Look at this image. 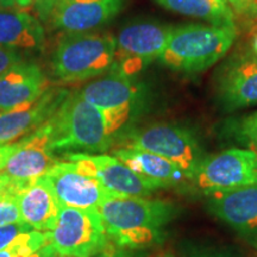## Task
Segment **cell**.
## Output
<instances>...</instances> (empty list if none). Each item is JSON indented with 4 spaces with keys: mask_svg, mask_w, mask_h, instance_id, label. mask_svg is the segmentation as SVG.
<instances>
[{
    "mask_svg": "<svg viewBox=\"0 0 257 257\" xmlns=\"http://www.w3.org/2000/svg\"><path fill=\"white\" fill-rule=\"evenodd\" d=\"M117 128L108 115L81 98L69 93L55 113L34 131L50 152H106Z\"/></svg>",
    "mask_w": 257,
    "mask_h": 257,
    "instance_id": "cell-1",
    "label": "cell"
},
{
    "mask_svg": "<svg viewBox=\"0 0 257 257\" xmlns=\"http://www.w3.org/2000/svg\"><path fill=\"white\" fill-rule=\"evenodd\" d=\"M163 8L178 14L204 19L213 25L233 23V12L225 0H156Z\"/></svg>",
    "mask_w": 257,
    "mask_h": 257,
    "instance_id": "cell-21",
    "label": "cell"
},
{
    "mask_svg": "<svg viewBox=\"0 0 257 257\" xmlns=\"http://www.w3.org/2000/svg\"><path fill=\"white\" fill-rule=\"evenodd\" d=\"M50 243L59 256L95 257L110 248V237L96 210L61 206Z\"/></svg>",
    "mask_w": 257,
    "mask_h": 257,
    "instance_id": "cell-5",
    "label": "cell"
},
{
    "mask_svg": "<svg viewBox=\"0 0 257 257\" xmlns=\"http://www.w3.org/2000/svg\"><path fill=\"white\" fill-rule=\"evenodd\" d=\"M57 255H59V253H57L55 248H54V245L49 243L47 244V245L42 246L40 250H37L36 252L32 253V255L29 257H56Z\"/></svg>",
    "mask_w": 257,
    "mask_h": 257,
    "instance_id": "cell-30",
    "label": "cell"
},
{
    "mask_svg": "<svg viewBox=\"0 0 257 257\" xmlns=\"http://www.w3.org/2000/svg\"><path fill=\"white\" fill-rule=\"evenodd\" d=\"M27 187L28 185L21 184L11 179L8 187L0 192V226L22 221L18 198Z\"/></svg>",
    "mask_w": 257,
    "mask_h": 257,
    "instance_id": "cell-23",
    "label": "cell"
},
{
    "mask_svg": "<svg viewBox=\"0 0 257 257\" xmlns=\"http://www.w3.org/2000/svg\"><path fill=\"white\" fill-rule=\"evenodd\" d=\"M68 94L69 92L66 89H47V92L30 106L0 112V146L14 143L36 131L59 110Z\"/></svg>",
    "mask_w": 257,
    "mask_h": 257,
    "instance_id": "cell-12",
    "label": "cell"
},
{
    "mask_svg": "<svg viewBox=\"0 0 257 257\" xmlns=\"http://www.w3.org/2000/svg\"><path fill=\"white\" fill-rule=\"evenodd\" d=\"M10 182H11V178L8 174H5V173H0V192L4 191Z\"/></svg>",
    "mask_w": 257,
    "mask_h": 257,
    "instance_id": "cell-32",
    "label": "cell"
},
{
    "mask_svg": "<svg viewBox=\"0 0 257 257\" xmlns=\"http://www.w3.org/2000/svg\"><path fill=\"white\" fill-rule=\"evenodd\" d=\"M22 221L36 231H53L60 213L55 192L46 176H41L19 194Z\"/></svg>",
    "mask_w": 257,
    "mask_h": 257,
    "instance_id": "cell-17",
    "label": "cell"
},
{
    "mask_svg": "<svg viewBox=\"0 0 257 257\" xmlns=\"http://www.w3.org/2000/svg\"><path fill=\"white\" fill-rule=\"evenodd\" d=\"M210 210L232 229L257 234V185L211 193Z\"/></svg>",
    "mask_w": 257,
    "mask_h": 257,
    "instance_id": "cell-14",
    "label": "cell"
},
{
    "mask_svg": "<svg viewBox=\"0 0 257 257\" xmlns=\"http://www.w3.org/2000/svg\"><path fill=\"white\" fill-rule=\"evenodd\" d=\"M110 239L121 248L138 249L160 239L174 207L161 200L115 195L96 208Z\"/></svg>",
    "mask_w": 257,
    "mask_h": 257,
    "instance_id": "cell-2",
    "label": "cell"
},
{
    "mask_svg": "<svg viewBox=\"0 0 257 257\" xmlns=\"http://www.w3.org/2000/svg\"><path fill=\"white\" fill-rule=\"evenodd\" d=\"M50 243V231L31 230L17 237L8 248L0 250V257H29Z\"/></svg>",
    "mask_w": 257,
    "mask_h": 257,
    "instance_id": "cell-22",
    "label": "cell"
},
{
    "mask_svg": "<svg viewBox=\"0 0 257 257\" xmlns=\"http://www.w3.org/2000/svg\"><path fill=\"white\" fill-rule=\"evenodd\" d=\"M44 176L62 207L96 210L108 198L117 195L102 187L96 180L79 172L75 163L70 161H60Z\"/></svg>",
    "mask_w": 257,
    "mask_h": 257,
    "instance_id": "cell-10",
    "label": "cell"
},
{
    "mask_svg": "<svg viewBox=\"0 0 257 257\" xmlns=\"http://www.w3.org/2000/svg\"><path fill=\"white\" fill-rule=\"evenodd\" d=\"M113 155L133 172L155 184L159 188L172 187L186 179L175 163L146 150L120 147L113 150Z\"/></svg>",
    "mask_w": 257,
    "mask_h": 257,
    "instance_id": "cell-19",
    "label": "cell"
},
{
    "mask_svg": "<svg viewBox=\"0 0 257 257\" xmlns=\"http://www.w3.org/2000/svg\"><path fill=\"white\" fill-rule=\"evenodd\" d=\"M123 5L124 0H55L49 22L57 30L81 34L108 23Z\"/></svg>",
    "mask_w": 257,
    "mask_h": 257,
    "instance_id": "cell-11",
    "label": "cell"
},
{
    "mask_svg": "<svg viewBox=\"0 0 257 257\" xmlns=\"http://www.w3.org/2000/svg\"><path fill=\"white\" fill-rule=\"evenodd\" d=\"M192 257H227V256H224L221 255V253L216 252V251H200V252L194 253Z\"/></svg>",
    "mask_w": 257,
    "mask_h": 257,
    "instance_id": "cell-33",
    "label": "cell"
},
{
    "mask_svg": "<svg viewBox=\"0 0 257 257\" xmlns=\"http://www.w3.org/2000/svg\"><path fill=\"white\" fill-rule=\"evenodd\" d=\"M253 49H255V53L257 55V36L255 37V40H253Z\"/></svg>",
    "mask_w": 257,
    "mask_h": 257,
    "instance_id": "cell-36",
    "label": "cell"
},
{
    "mask_svg": "<svg viewBox=\"0 0 257 257\" xmlns=\"http://www.w3.org/2000/svg\"><path fill=\"white\" fill-rule=\"evenodd\" d=\"M19 62H22V57L17 50L0 47V76Z\"/></svg>",
    "mask_w": 257,
    "mask_h": 257,
    "instance_id": "cell-25",
    "label": "cell"
},
{
    "mask_svg": "<svg viewBox=\"0 0 257 257\" xmlns=\"http://www.w3.org/2000/svg\"><path fill=\"white\" fill-rule=\"evenodd\" d=\"M236 37L234 24L184 25L173 29L160 60L180 72H202L229 51Z\"/></svg>",
    "mask_w": 257,
    "mask_h": 257,
    "instance_id": "cell-3",
    "label": "cell"
},
{
    "mask_svg": "<svg viewBox=\"0 0 257 257\" xmlns=\"http://www.w3.org/2000/svg\"><path fill=\"white\" fill-rule=\"evenodd\" d=\"M19 146H21L19 141L16 143L3 144V146H0V173L4 170L9 159L14 155L16 152H17Z\"/></svg>",
    "mask_w": 257,
    "mask_h": 257,
    "instance_id": "cell-27",
    "label": "cell"
},
{
    "mask_svg": "<svg viewBox=\"0 0 257 257\" xmlns=\"http://www.w3.org/2000/svg\"><path fill=\"white\" fill-rule=\"evenodd\" d=\"M124 147L146 150L165 157L182 170L186 179L193 180L202 157L194 136L175 125H152L136 131L127 138Z\"/></svg>",
    "mask_w": 257,
    "mask_h": 257,
    "instance_id": "cell-6",
    "label": "cell"
},
{
    "mask_svg": "<svg viewBox=\"0 0 257 257\" xmlns=\"http://www.w3.org/2000/svg\"><path fill=\"white\" fill-rule=\"evenodd\" d=\"M19 143L17 152L10 157L3 170L15 181L31 185L60 162L35 133L19 140Z\"/></svg>",
    "mask_w": 257,
    "mask_h": 257,
    "instance_id": "cell-16",
    "label": "cell"
},
{
    "mask_svg": "<svg viewBox=\"0 0 257 257\" xmlns=\"http://www.w3.org/2000/svg\"><path fill=\"white\" fill-rule=\"evenodd\" d=\"M225 2L239 12H246L249 11L252 6H255V0H225Z\"/></svg>",
    "mask_w": 257,
    "mask_h": 257,
    "instance_id": "cell-28",
    "label": "cell"
},
{
    "mask_svg": "<svg viewBox=\"0 0 257 257\" xmlns=\"http://www.w3.org/2000/svg\"><path fill=\"white\" fill-rule=\"evenodd\" d=\"M255 6H256V9H257V0H255Z\"/></svg>",
    "mask_w": 257,
    "mask_h": 257,
    "instance_id": "cell-37",
    "label": "cell"
},
{
    "mask_svg": "<svg viewBox=\"0 0 257 257\" xmlns=\"http://www.w3.org/2000/svg\"><path fill=\"white\" fill-rule=\"evenodd\" d=\"M193 180L207 194L257 185V153L232 148L205 157Z\"/></svg>",
    "mask_w": 257,
    "mask_h": 257,
    "instance_id": "cell-7",
    "label": "cell"
},
{
    "mask_svg": "<svg viewBox=\"0 0 257 257\" xmlns=\"http://www.w3.org/2000/svg\"><path fill=\"white\" fill-rule=\"evenodd\" d=\"M157 257H175L173 253H162V255H159Z\"/></svg>",
    "mask_w": 257,
    "mask_h": 257,
    "instance_id": "cell-35",
    "label": "cell"
},
{
    "mask_svg": "<svg viewBox=\"0 0 257 257\" xmlns=\"http://www.w3.org/2000/svg\"><path fill=\"white\" fill-rule=\"evenodd\" d=\"M172 30V28L154 22H140L125 27L115 38L113 68L130 76L160 59L165 53Z\"/></svg>",
    "mask_w": 257,
    "mask_h": 257,
    "instance_id": "cell-8",
    "label": "cell"
},
{
    "mask_svg": "<svg viewBox=\"0 0 257 257\" xmlns=\"http://www.w3.org/2000/svg\"><path fill=\"white\" fill-rule=\"evenodd\" d=\"M44 40V29L34 16L21 10L0 9V47L40 49Z\"/></svg>",
    "mask_w": 257,
    "mask_h": 257,
    "instance_id": "cell-20",
    "label": "cell"
},
{
    "mask_svg": "<svg viewBox=\"0 0 257 257\" xmlns=\"http://www.w3.org/2000/svg\"><path fill=\"white\" fill-rule=\"evenodd\" d=\"M82 174L96 180L108 192L123 197L146 198L159 187L125 166L117 157L86 153L66 154Z\"/></svg>",
    "mask_w": 257,
    "mask_h": 257,
    "instance_id": "cell-9",
    "label": "cell"
},
{
    "mask_svg": "<svg viewBox=\"0 0 257 257\" xmlns=\"http://www.w3.org/2000/svg\"><path fill=\"white\" fill-rule=\"evenodd\" d=\"M117 40L110 34H69L57 44L51 72L62 82H80L100 75L113 66Z\"/></svg>",
    "mask_w": 257,
    "mask_h": 257,
    "instance_id": "cell-4",
    "label": "cell"
},
{
    "mask_svg": "<svg viewBox=\"0 0 257 257\" xmlns=\"http://www.w3.org/2000/svg\"><path fill=\"white\" fill-rule=\"evenodd\" d=\"M79 94L104 112L130 114L138 91L130 76L113 68L108 75L88 83Z\"/></svg>",
    "mask_w": 257,
    "mask_h": 257,
    "instance_id": "cell-15",
    "label": "cell"
},
{
    "mask_svg": "<svg viewBox=\"0 0 257 257\" xmlns=\"http://www.w3.org/2000/svg\"><path fill=\"white\" fill-rule=\"evenodd\" d=\"M31 230L34 229H32L30 225L24 223V221L2 225L0 226V250L8 248L17 237Z\"/></svg>",
    "mask_w": 257,
    "mask_h": 257,
    "instance_id": "cell-24",
    "label": "cell"
},
{
    "mask_svg": "<svg viewBox=\"0 0 257 257\" xmlns=\"http://www.w3.org/2000/svg\"><path fill=\"white\" fill-rule=\"evenodd\" d=\"M36 0H0L2 8H28Z\"/></svg>",
    "mask_w": 257,
    "mask_h": 257,
    "instance_id": "cell-29",
    "label": "cell"
},
{
    "mask_svg": "<svg viewBox=\"0 0 257 257\" xmlns=\"http://www.w3.org/2000/svg\"><path fill=\"white\" fill-rule=\"evenodd\" d=\"M60 257H66V256H60Z\"/></svg>",
    "mask_w": 257,
    "mask_h": 257,
    "instance_id": "cell-38",
    "label": "cell"
},
{
    "mask_svg": "<svg viewBox=\"0 0 257 257\" xmlns=\"http://www.w3.org/2000/svg\"><path fill=\"white\" fill-rule=\"evenodd\" d=\"M250 140H251L252 146H253V148H255V152L257 153V135H256V136H253V137L250 138Z\"/></svg>",
    "mask_w": 257,
    "mask_h": 257,
    "instance_id": "cell-34",
    "label": "cell"
},
{
    "mask_svg": "<svg viewBox=\"0 0 257 257\" xmlns=\"http://www.w3.org/2000/svg\"><path fill=\"white\" fill-rule=\"evenodd\" d=\"M95 257H131L130 253H127L125 250L121 249H114V248H107L104 251L96 255Z\"/></svg>",
    "mask_w": 257,
    "mask_h": 257,
    "instance_id": "cell-31",
    "label": "cell"
},
{
    "mask_svg": "<svg viewBox=\"0 0 257 257\" xmlns=\"http://www.w3.org/2000/svg\"><path fill=\"white\" fill-rule=\"evenodd\" d=\"M219 95L229 110L257 105V59L231 64L220 78Z\"/></svg>",
    "mask_w": 257,
    "mask_h": 257,
    "instance_id": "cell-18",
    "label": "cell"
},
{
    "mask_svg": "<svg viewBox=\"0 0 257 257\" xmlns=\"http://www.w3.org/2000/svg\"><path fill=\"white\" fill-rule=\"evenodd\" d=\"M47 89V79L40 67L22 61L0 76V112L30 106Z\"/></svg>",
    "mask_w": 257,
    "mask_h": 257,
    "instance_id": "cell-13",
    "label": "cell"
},
{
    "mask_svg": "<svg viewBox=\"0 0 257 257\" xmlns=\"http://www.w3.org/2000/svg\"><path fill=\"white\" fill-rule=\"evenodd\" d=\"M240 133L244 136L251 138L257 135V112L249 115V117L244 118L240 123Z\"/></svg>",
    "mask_w": 257,
    "mask_h": 257,
    "instance_id": "cell-26",
    "label": "cell"
}]
</instances>
